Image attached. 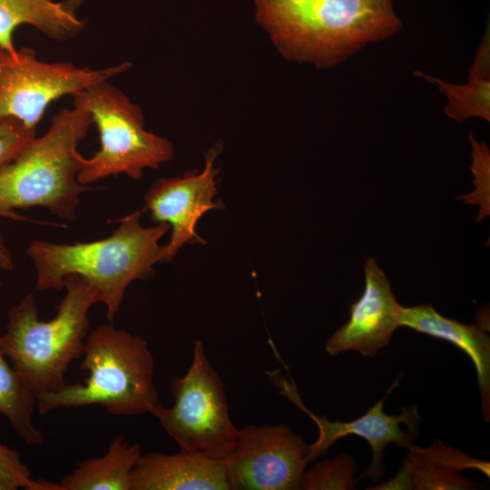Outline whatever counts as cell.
I'll return each mask as SVG.
<instances>
[{"instance_id":"obj_23","label":"cell","mask_w":490,"mask_h":490,"mask_svg":"<svg viewBox=\"0 0 490 490\" xmlns=\"http://www.w3.org/2000/svg\"><path fill=\"white\" fill-rule=\"evenodd\" d=\"M489 31L485 34L474 63L470 68L469 75L483 78H490V53H489Z\"/></svg>"},{"instance_id":"obj_2","label":"cell","mask_w":490,"mask_h":490,"mask_svg":"<svg viewBox=\"0 0 490 490\" xmlns=\"http://www.w3.org/2000/svg\"><path fill=\"white\" fill-rule=\"evenodd\" d=\"M141 214L135 211L123 216L109 237L93 241L65 244L33 240L26 254L35 267L36 290H60L68 275H79L97 289L112 321L128 286L154 275L153 265L160 261L162 249L159 240L170 230L166 223L143 227Z\"/></svg>"},{"instance_id":"obj_16","label":"cell","mask_w":490,"mask_h":490,"mask_svg":"<svg viewBox=\"0 0 490 490\" xmlns=\"http://www.w3.org/2000/svg\"><path fill=\"white\" fill-rule=\"evenodd\" d=\"M81 5V0H0V48L15 54L14 32L24 24L53 40L74 38L85 26L77 14Z\"/></svg>"},{"instance_id":"obj_15","label":"cell","mask_w":490,"mask_h":490,"mask_svg":"<svg viewBox=\"0 0 490 490\" xmlns=\"http://www.w3.org/2000/svg\"><path fill=\"white\" fill-rule=\"evenodd\" d=\"M401 468L410 479L414 490H472L480 484L461 475L466 469H476L490 476L487 461L469 456L454 446H445L438 438L428 447L410 445Z\"/></svg>"},{"instance_id":"obj_25","label":"cell","mask_w":490,"mask_h":490,"mask_svg":"<svg viewBox=\"0 0 490 490\" xmlns=\"http://www.w3.org/2000/svg\"><path fill=\"white\" fill-rule=\"evenodd\" d=\"M27 490H64L62 485L52 483L51 481L38 478L31 479Z\"/></svg>"},{"instance_id":"obj_18","label":"cell","mask_w":490,"mask_h":490,"mask_svg":"<svg viewBox=\"0 0 490 490\" xmlns=\"http://www.w3.org/2000/svg\"><path fill=\"white\" fill-rule=\"evenodd\" d=\"M35 396L24 386L0 351V413L27 445H41L44 434L33 424Z\"/></svg>"},{"instance_id":"obj_20","label":"cell","mask_w":490,"mask_h":490,"mask_svg":"<svg viewBox=\"0 0 490 490\" xmlns=\"http://www.w3.org/2000/svg\"><path fill=\"white\" fill-rule=\"evenodd\" d=\"M357 461L352 456L338 454L334 458L323 459L305 471L301 481L304 490L355 489Z\"/></svg>"},{"instance_id":"obj_21","label":"cell","mask_w":490,"mask_h":490,"mask_svg":"<svg viewBox=\"0 0 490 490\" xmlns=\"http://www.w3.org/2000/svg\"><path fill=\"white\" fill-rule=\"evenodd\" d=\"M36 136L35 129L13 117L0 118V168L11 162Z\"/></svg>"},{"instance_id":"obj_11","label":"cell","mask_w":490,"mask_h":490,"mask_svg":"<svg viewBox=\"0 0 490 490\" xmlns=\"http://www.w3.org/2000/svg\"><path fill=\"white\" fill-rule=\"evenodd\" d=\"M397 377L386 395L363 416L347 422L330 421L325 416H319L306 410L318 427V436L314 444L309 446V462L325 455L337 440L354 435L364 438L371 448L369 467L362 473L358 480L369 478L377 482L382 476L385 466L382 463L385 448L395 444L407 448L418 436L416 429H403L401 425L418 428L422 418L416 405L403 407L397 415L384 412V403L390 392L399 385Z\"/></svg>"},{"instance_id":"obj_13","label":"cell","mask_w":490,"mask_h":490,"mask_svg":"<svg viewBox=\"0 0 490 490\" xmlns=\"http://www.w3.org/2000/svg\"><path fill=\"white\" fill-rule=\"evenodd\" d=\"M130 490H230L224 460L180 449L173 455H141L131 473Z\"/></svg>"},{"instance_id":"obj_26","label":"cell","mask_w":490,"mask_h":490,"mask_svg":"<svg viewBox=\"0 0 490 490\" xmlns=\"http://www.w3.org/2000/svg\"><path fill=\"white\" fill-rule=\"evenodd\" d=\"M5 53H6V52L3 51V50L0 48V62L2 61V59H3V57H4V55H5Z\"/></svg>"},{"instance_id":"obj_14","label":"cell","mask_w":490,"mask_h":490,"mask_svg":"<svg viewBox=\"0 0 490 490\" xmlns=\"http://www.w3.org/2000/svg\"><path fill=\"white\" fill-rule=\"evenodd\" d=\"M399 327L448 341L472 360L476 370L483 417L490 421V337L479 324L468 325L438 313L432 304L403 307L397 310Z\"/></svg>"},{"instance_id":"obj_22","label":"cell","mask_w":490,"mask_h":490,"mask_svg":"<svg viewBox=\"0 0 490 490\" xmlns=\"http://www.w3.org/2000/svg\"><path fill=\"white\" fill-rule=\"evenodd\" d=\"M31 479V472L19 454L0 443V490L26 489Z\"/></svg>"},{"instance_id":"obj_19","label":"cell","mask_w":490,"mask_h":490,"mask_svg":"<svg viewBox=\"0 0 490 490\" xmlns=\"http://www.w3.org/2000/svg\"><path fill=\"white\" fill-rule=\"evenodd\" d=\"M415 74L436 84L446 96L445 113L448 117L457 122L471 117L490 121V78L469 75L468 83L454 84L418 71Z\"/></svg>"},{"instance_id":"obj_10","label":"cell","mask_w":490,"mask_h":490,"mask_svg":"<svg viewBox=\"0 0 490 490\" xmlns=\"http://www.w3.org/2000/svg\"><path fill=\"white\" fill-rule=\"evenodd\" d=\"M220 149L216 145L207 151L202 171L186 172L181 177L159 178L145 193L144 210L150 211L154 222L166 223L172 230L169 242L162 246L159 262L172 260L187 243H205L196 232L199 220L211 210L224 208L221 200H214L219 172L214 162Z\"/></svg>"},{"instance_id":"obj_9","label":"cell","mask_w":490,"mask_h":490,"mask_svg":"<svg viewBox=\"0 0 490 490\" xmlns=\"http://www.w3.org/2000/svg\"><path fill=\"white\" fill-rule=\"evenodd\" d=\"M309 445L285 424L248 425L239 429L226 465L230 490H299Z\"/></svg>"},{"instance_id":"obj_3","label":"cell","mask_w":490,"mask_h":490,"mask_svg":"<svg viewBox=\"0 0 490 490\" xmlns=\"http://www.w3.org/2000/svg\"><path fill=\"white\" fill-rule=\"evenodd\" d=\"M64 288L53 318H39L34 295L28 293L9 310L6 331L0 336L1 353L35 397L66 385L68 367L83 354L89 309L100 302L97 289L79 275H68Z\"/></svg>"},{"instance_id":"obj_8","label":"cell","mask_w":490,"mask_h":490,"mask_svg":"<svg viewBox=\"0 0 490 490\" xmlns=\"http://www.w3.org/2000/svg\"><path fill=\"white\" fill-rule=\"evenodd\" d=\"M131 66L130 62L100 69L69 62L49 63L25 46L14 55L5 53L0 62V118L13 117L35 129L54 101L110 81Z\"/></svg>"},{"instance_id":"obj_27","label":"cell","mask_w":490,"mask_h":490,"mask_svg":"<svg viewBox=\"0 0 490 490\" xmlns=\"http://www.w3.org/2000/svg\"><path fill=\"white\" fill-rule=\"evenodd\" d=\"M2 286V281L0 280V287Z\"/></svg>"},{"instance_id":"obj_7","label":"cell","mask_w":490,"mask_h":490,"mask_svg":"<svg viewBox=\"0 0 490 490\" xmlns=\"http://www.w3.org/2000/svg\"><path fill=\"white\" fill-rule=\"evenodd\" d=\"M174 404L158 403L150 414L160 422L180 449L226 460L239 436L230 416L221 378L207 358L203 343L196 340L186 374L170 384Z\"/></svg>"},{"instance_id":"obj_12","label":"cell","mask_w":490,"mask_h":490,"mask_svg":"<svg viewBox=\"0 0 490 490\" xmlns=\"http://www.w3.org/2000/svg\"><path fill=\"white\" fill-rule=\"evenodd\" d=\"M365 289L350 305V317L328 339L325 350L330 356L345 351H357L373 358L387 346L399 328V303L384 271L373 258L364 265Z\"/></svg>"},{"instance_id":"obj_24","label":"cell","mask_w":490,"mask_h":490,"mask_svg":"<svg viewBox=\"0 0 490 490\" xmlns=\"http://www.w3.org/2000/svg\"><path fill=\"white\" fill-rule=\"evenodd\" d=\"M14 268L12 254L6 246L2 232L0 230V270H11Z\"/></svg>"},{"instance_id":"obj_5","label":"cell","mask_w":490,"mask_h":490,"mask_svg":"<svg viewBox=\"0 0 490 490\" xmlns=\"http://www.w3.org/2000/svg\"><path fill=\"white\" fill-rule=\"evenodd\" d=\"M80 368L83 384H66L36 395L41 415L65 407L99 405L113 416L150 414L159 403L153 382L154 359L142 337L103 324L85 338Z\"/></svg>"},{"instance_id":"obj_1","label":"cell","mask_w":490,"mask_h":490,"mask_svg":"<svg viewBox=\"0 0 490 490\" xmlns=\"http://www.w3.org/2000/svg\"><path fill=\"white\" fill-rule=\"evenodd\" d=\"M256 20L289 62L336 66L402 27L393 0H254Z\"/></svg>"},{"instance_id":"obj_6","label":"cell","mask_w":490,"mask_h":490,"mask_svg":"<svg viewBox=\"0 0 490 490\" xmlns=\"http://www.w3.org/2000/svg\"><path fill=\"white\" fill-rule=\"evenodd\" d=\"M73 106L86 111L100 136V149L84 158L77 181L88 185L109 176L125 174L139 180L173 158L172 142L145 129L140 107L110 81L73 95Z\"/></svg>"},{"instance_id":"obj_4","label":"cell","mask_w":490,"mask_h":490,"mask_svg":"<svg viewBox=\"0 0 490 490\" xmlns=\"http://www.w3.org/2000/svg\"><path fill=\"white\" fill-rule=\"evenodd\" d=\"M92 124L86 111L64 108L42 136L0 168V217L32 221L15 210L43 207L60 219H76L80 195L90 190L77 181L84 159L78 145Z\"/></svg>"},{"instance_id":"obj_17","label":"cell","mask_w":490,"mask_h":490,"mask_svg":"<svg viewBox=\"0 0 490 490\" xmlns=\"http://www.w3.org/2000/svg\"><path fill=\"white\" fill-rule=\"evenodd\" d=\"M141 455L139 444L117 436L105 455L79 463L61 485L64 490H130L131 473Z\"/></svg>"}]
</instances>
